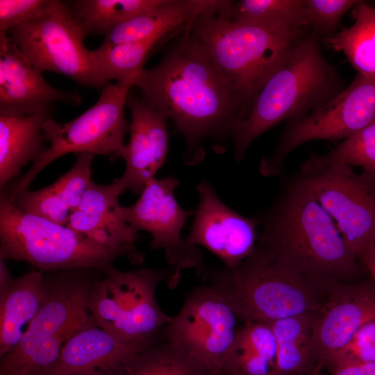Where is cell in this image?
Returning a JSON list of instances; mask_svg holds the SVG:
<instances>
[{
  "mask_svg": "<svg viewBox=\"0 0 375 375\" xmlns=\"http://www.w3.org/2000/svg\"><path fill=\"white\" fill-rule=\"evenodd\" d=\"M133 86L153 108L171 119L188 144L186 162L199 161V144L233 133L246 112L231 86L187 38L154 67L144 69Z\"/></svg>",
  "mask_w": 375,
  "mask_h": 375,
  "instance_id": "6da1fadb",
  "label": "cell"
},
{
  "mask_svg": "<svg viewBox=\"0 0 375 375\" xmlns=\"http://www.w3.org/2000/svg\"><path fill=\"white\" fill-rule=\"evenodd\" d=\"M6 34L41 72L61 74L85 87L103 89L108 84L98 72L93 51L84 45L83 30L60 1L54 0L45 15Z\"/></svg>",
  "mask_w": 375,
  "mask_h": 375,
  "instance_id": "8fae6325",
  "label": "cell"
},
{
  "mask_svg": "<svg viewBox=\"0 0 375 375\" xmlns=\"http://www.w3.org/2000/svg\"><path fill=\"white\" fill-rule=\"evenodd\" d=\"M133 84H108L97 101L76 119L64 124L52 118L43 126L50 146L36 159L29 170L15 183L9 192L12 198L28 190L38 174L51 162L69 153H89L119 157L124 139L130 128L124 114Z\"/></svg>",
  "mask_w": 375,
  "mask_h": 375,
  "instance_id": "9c48e42d",
  "label": "cell"
},
{
  "mask_svg": "<svg viewBox=\"0 0 375 375\" xmlns=\"http://www.w3.org/2000/svg\"><path fill=\"white\" fill-rule=\"evenodd\" d=\"M257 218L262 226L257 244L327 296L364 269L333 219L297 176Z\"/></svg>",
  "mask_w": 375,
  "mask_h": 375,
  "instance_id": "7a4b0ae2",
  "label": "cell"
},
{
  "mask_svg": "<svg viewBox=\"0 0 375 375\" xmlns=\"http://www.w3.org/2000/svg\"><path fill=\"white\" fill-rule=\"evenodd\" d=\"M277 344L269 324L243 321L237 330L222 374L277 375Z\"/></svg>",
  "mask_w": 375,
  "mask_h": 375,
  "instance_id": "d4e9b609",
  "label": "cell"
},
{
  "mask_svg": "<svg viewBox=\"0 0 375 375\" xmlns=\"http://www.w3.org/2000/svg\"><path fill=\"white\" fill-rule=\"evenodd\" d=\"M166 0H78L69 7L85 35L107 34L118 24Z\"/></svg>",
  "mask_w": 375,
  "mask_h": 375,
  "instance_id": "f1b7e54d",
  "label": "cell"
},
{
  "mask_svg": "<svg viewBox=\"0 0 375 375\" xmlns=\"http://www.w3.org/2000/svg\"><path fill=\"white\" fill-rule=\"evenodd\" d=\"M178 180L173 176L150 179L140 198L132 206L121 207L125 221L136 232L144 231L152 237V249H162L167 262L176 272L201 266L202 253L181 235L187 218L193 213L184 210L174 196Z\"/></svg>",
  "mask_w": 375,
  "mask_h": 375,
  "instance_id": "5bb4252c",
  "label": "cell"
},
{
  "mask_svg": "<svg viewBox=\"0 0 375 375\" xmlns=\"http://www.w3.org/2000/svg\"><path fill=\"white\" fill-rule=\"evenodd\" d=\"M199 203L187 242L203 247L233 269L255 251L259 226L257 217L243 216L224 204L211 184L197 186Z\"/></svg>",
  "mask_w": 375,
  "mask_h": 375,
  "instance_id": "9a60e30c",
  "label": "cell"
},
{
  "mask_svg": "<svg viewBox=\"0 0 375 375\" xmlns=\"http://www.w3.org/2000/svg\"><path fill=\"white\" fill-rule=\"evenodd\" d=\"M358 1L303 0L308 27L324 38L334 35L344 14Z\"/></svg>",
  "mask_w": 375,
  "mask_h": 375,
  "instance_id": "d6a6232c",
  "label": "cell"
},
{
  "mask_svg": "<svg viewBox=\"0 0 375 375\" xmlns=\"http://www.w3.org/2000/svg\"><path fill=\"white\" fill-rule=\"evenodd\" d=\"M374 319L375 288L354 282L335 285L314 315L317 366H323L349 343L361 326Z\"/></svg>",
  "mask_w": 375,
  "mask_h": 375,
  "instance_id": "2e32d148",
  "label": "cell"
},
{
  "mask_svg": "<svg viewBox=\"0 0 375 375\" xmlns=\"http://www.w3.org/2000/svg\"><path fill=\"white\" fill-rule=\"evenodd\" d=\"M321 368L327 370V375H375V362L340 365ZM317 375H324L320 372L319 366L317 367Z\"/></svg>",
  "mask_w": 375,
  "mask_h": 375,
  "instance_id": "d590c367",
  "label": "cell"
},
{
  "mask_svg": "<svg viewBox=\"0 0 375 375\" xmlns=\"http://www.w3.org/2000/svg\"><path fill=\"white\" fill-rule=\"evenodd\" d=\"M126 106L131 113L128 143L119 157L126 162L125 171L117 178L124 191L141 193L165 161L168 151L167 118L143 98L129 92Z\"/></svg>",
  "mask_w": 375,
  "mask_h": 375,
  "instance_id": "ac0fdd59",
  "label": "cell"
},
{
  "mask_svg": "<svg viewBox=\"0 0 375 375\" xmlns=\"http://www.w3.org/2000/svg\"><path fill=\"white\" fill-rule=\"evenodd\" d=\"M375 123V81L358 74L352 82L329 101L299 119L290 120L272 156L262 158L260 172L278 174L288 154L315 140L347 139Z\"/></svg>",
  "mask_w": 375,
  "mask_h": 375,
  "instance_id": "4fadbf2b",
  "label": "cell"
},
{
  "mask_svg": "<svg viewBox=\"0 0 375 375\" xmlns=\"http://www.w3.org/2000/svg\"><path fill=\"white\" fill-rule=\"evenodd\" d=\"M47 297L42 272L31 271L13 278L0 294V357L22 340Z\"/></svg>",
  "mask_w": 375,
  "mask_h": 375,
  "instance_id": "603a6c76",
  "label": "cell"
},
{
  "mask_svg": "<svg viewBox=\"0 0 375 375\" xmlns=\"http://www.w3.org/2000/svg\"><path fill=\"white\" fill-rule=\"evenodd\" d=\"M375 362V319L365 324L349 343L321 367Z\"/></svg>",
  "mask_w": 375,
  "mask_h": 375,
  "instance_id": "836d02e7",
  "label": "cell"
},
{
  "mask_svg": "<svg viewBox=\"0 0 375 375\" xmlns=\"http://www.w3.org/2000/svg\"><path fill=\"white\" fill-rule=\"evenodd\" d=\"M314 315L310 312L268 322L277 344V375H309L317 367Z\"/></svg>",
  "mask_w": 375,
  "mask_h": 375,
  "instance_id": "484cf974",
  "label": "cell"
},
{
  "mask_svg": "<svg viewBox=\"0 0 375 375\" xmlns=\"http://www.w3.org/2000/svg\"><path fill=\"white\" fill-rule=\"evenodd\" d=\"M224 12L233 22L276 23L308 28L303 0L228 1Z\"/></svg>",
  "mask_w": 375,
  "mask_h": 375,
  "instance_id": "4dcf8cb0",
  "label": "cell"
},
{
  "mask_svg": "<svg viewBox=\"0 0 375 375\" xmlns=\"http://www.w3.org/2000/svg\"><path fill=\"white\" fill-rule=\"evenodd\" d=\"M297 178L333 219L359 259L375 235V173L356 174L347 164L312 155L301 164Z\"/></svg>",
  "mask_w": 375,
  "mask_h": 375,
  "instance_id": "30bf717a",
  "label": "cell"
},
{
  "mask_svg": "<svg viewBox=\"0 0 375 375\" xmlns=\"http://www.w3.org/2000/svg\"><path fill=\"white\" fill-rule=\"evenodd\" d=\"M119 375H210L179 345L164 338L133 357Z\"/></svg>",
  "mask_w": 375,
  "mask_h": 375,
  "instance_id": "f546056e",
  "label": "cell"
},
{
  "mask_svg": "<svg viewBox=\"0 0 375 375\" xmlns=\"http://www.w3.org/2000/svg\"><path fill=\"white\" fill-rule=\"evenodd\" d=\"M323 156L328 160L358 166L363 171L375 173V123L344 140Z\"/></svg>",
  "mask_w": 375,
  "mask_h": 375,
  "instance_id": "1f68e13d",
  "label": "cell"
},
{
  "mask_svg": "<svg viewBox=\"0 0 375 375\" xmlns=\"http://www.w3.org/2000/svg\"><path fill=\"white\" fill-rule=\"evenodd\" d=\"M119 257L141 264L140 252L97 244L65 225L22 211L4 188L0 196V258L26 261L42 271L96 269L106 272Z\"/></svg>",
  "mask_w": 375,
  "mask_h": 375,
  "instance_id": "8992f818",
  "label": "cell"
},
{
  "mask_svg": "<svg viewBox=\"0 0 375 375\" xmlns=\"http://www.w3.org/2000/svg\"><path fill=\"white\" fill-rule=\"evenodd\" d=\"M174 35L154 37L145 40L93 51L98 72L104 81L133 84L151 55Z\"/></svg>",
  "mask_w": 375,
  "mask_h": 375,
  "instance_id": "83f0119b",
  "label": "cell"
},
{
  "mask_svg": "<svg viewBox=\"0 0 375 375\" xmlns=\"http://www.w3.org/2000/svg\"><path fill=\"white\" fill-rule=\"evenodd\" d=\"M4 375H31V374H26V373H10V374H7Z\"/></svg>",
  "mask_w": 375,
  "mask_h": 375,
  "instance_id": "74e56055",
  "label": "cell"
},
{
  "mask_svg": "<svg viewBox=\"0 0 375 375\" xmlns=\"http://www.w3.org/2000/svg\"><path fill=\"white\" fill-rule=\"evenodd\" d=\"M309 375H317V367L316 369Z\"/></svg>",
  "mask_w": 375,
  "mask_h": 375,
  "instance_id": "f35d334b",
  "label": "cell"
},
{
  "mask_svg": "<svg viewBox=\"0 0 375 375\" xmlns=\"http://www.w3.org/2000/svg\"><path fill=\"white\" fill-rule=\"evenodd\" d=\"M54 0H0V33L45 15Z\"/></svg>",
  "mask_w": 375,
  "mask_h": 375,
  "instance_id": "e575fe53",
  "label": "cell"
},
{
  "mask_svg": "<svg viewBox=\"0 0 375 375\" xmlns=\"http://www.w3.org/2000/svg\"><path fill=\"white\" fill-rule=\"evenodd\" d=\"M218 375H222V374H218Z\"/></svg>",
  "mask_w": 375,
  "mask_h": 375,
  "instance_id": "ab89813d",
  "label": "cell"
},
{
  "mask_svg": "<svg viewBox=\"0 0 375 375\" xmlns=\"http://www.w3.org/2000/svg\"><path fill=\"white\" fill-rule=\"evenodd\" d=\"M105 274L103 280L92 283L90 296L97 325L125 341L154 339L172 318L159 307L156 288L165 280L175 285L181 274L174 269L122 272L113 267Z\"/></svg>",
  "mask_w": 375,
  "mask_h": 375,
  "instance_id": "ba28073f",
  "label": "cell"
},
{
  "mask_svg": "<svg viewBox=\"0 0 375 375\" xmlns=\"http://www.w3.org/2000/svg\"><path fill=\"white\" fill-rule=\"evenodd\" d=\"M197 272L229 300L242 322H272L317 312L326 295L261 246L238 266Z\"/></svg>",
  "mask_w": 375,
  "mask_h": 375,
  "instance_id": "5b68a950",
  "label": "cell"
},
{
  "mask_svg": "<svg viewBox=\"0 0 375 375\" xmlns=\"http://www.w3.org/2000/svg\"><path fill=\"white\" fill-rule=\"evenodd\" d=\"M228 1L199 14L183 36L196 45L231 86L245 112L269 78L283 65L306 28L254 22H233Z\"/></svg>",
  "mask_w": 375,
  "mask_h": 375,
  "instance_id": "3957f363",
  "label": "cell"
},
{
  "mask_svg": "<svg viewBox=\"0 0 375 375\" xmlns=\"http://www.w3.org/2000/svg\"><path fill=\"white\" fill-rule=\"evenodd\" d=\"M19 51L6 33H0V115L36 113L55 102L78 106L79 94L51 86Z\"/></svg>",
  "mask_w": 375,
  "mask_h": 375,
  "instance_id": "e0dca14e",
  "label": "cell"
},
{
  "mask_svg": "<svg viewBox=\"0 0 375 375\" xmlns=\"http://www.w3.org/2000/svg\"><path fill=\"white\" fill-rule=\"evenodd\" d=\"M51 109L29 115H0V188L16 177L21 168L33 162L46 149L44 124Z\"/></svg>",
  "mask_w": 375,
  "mask_h": 375,
  "instance_id": "cb8c5ba5",
  "label": "cell"
},
{
  "mask_svg": "<svg viewBox=\"0 0 375 375\" xmlns=\"http://www.w3.org/2000/svg\"><path fill=\"white\" fill-rule=\"evenodd\" d=\"M93 156L78 153L73 167L55 183L37 191H23L10 201L24 212L66 226L92 182Z\"/></svg>",
  "mask_w": 375,
  "mask_h": 375,
  "instance_id": "44dd1931",
  "label": "cell"
},
{
  "mask_svg": "<svg viewBox=\"0 0 375 375\" xmlns=\"http://www.w3.org/2000/svg\"><path fill=\"white\" fill-rule=\"evenodd\" d=\"M354 23L324 42L342 52L358 74L375 81V8L362 1L352 8Z\"/></svg>",
  "mask_w": 375,
  "mask_h": 375,
  "instance_id": "4316f807",
  "label": "cell"
},
{
  "mask_svg": "<svg viewBox=\"0 0 375 375\" xmlns=\"http://www.w3.org/2000/svg\"><path fill=\"white\" fill-rule=\"evenodd\" d=\"M217 1L166 0L160 6L138 13L105 35L101 47L136 42L160 35H176Z\"/></svg>",
  "mask_w": 375,
  "mask_h": 375,
  "instance_id": "7402d4cb",
  "label": "cell"
},
{
  "mask_svg": "<svg viewBox=\"0 0 375 375\" xmlns=\"http://www.w3.org/2000/svg\"><path fill=\"white\" fill-rule=\"evenodd\" d=\"M123 192L117 178L108 185L92 181L66 226L102 246L139 252L135 246L138 233L121 213L118 197Z\"/></svg>",
  "mask_w": 375,
  "mask_h": 375,
  "instance_id": "ffe728a7",
  "label": "cell"
},
{
  "mask_svg": "<svg viewBox=\"0 0 375 375\" xmlns=\"http://www.w3.org/2000/svg\"><path fill=\"white\" fill-rule=\"evenodd\" d=\"M240 319L228 298L209 284L186 293L163 336L179 345L210 375L221 374Z\"/></svg>",
  "mask_w": 375,
  "mask_h": 375,
  "instance_id": "7c38bea8",
  "label": "cell"
},
{
  "mask_svg": "<svg viewBox=\"0 0 375 375\" xmlns=\"http://www.w3.org/2000/svg\"><path fill=\"white\" fill-rule=\"evenodd\" d=\"M319 38L312 31L299 40L257 94L247 116L236 124L232 135L237 159L262 133L283 120L308 115L345 88L336 67L323 56Z\"/></svg>",
  "mask_w": 375,
  "mask_h": 375,
  "instance_id": "277c9868",
  "label": "cell"
},
{
  "mask_svg": "<svg viewBox=\"0 0 375 375\" xmlns=\"http://www.w3.org/2000/svg\"><path fill=\"white\" fill-rule=\"evenodd\" d=\"M153 341H125L92 326L67 342L48 375H119L124 366Z\"/></svg>",
  "mask_w": 375,
  "mask_h": 375,
  "instance_id": "d6986e66",
  "label": "cell"
},
{
  "mask_svg": "<svg viewBox=\"0 0 375 375\" xmlns=\"http://www.w3.org/2000/svg\"><path fill=\"white\" fill-rule=\"evenodd\" d=\"M359 260L375 286V235L363 249Z\"/></svg>",
  "mask_w": 375,
  "mask_h": 375,
  "instance_id": "8d00e7d4",
  "label": "cell"
},
{
  "mask_svg": "<svg viewBox=\"0 0 375 375\" xmlns=\"http://www.w3.org/2000/svg\"><path fill=\"white\" fill-rule=\"evenodd\" d=\"M47 297L21 342L1 358L0 375H48L67 342L97 325L90 309L92 283L63 275L47 282Z\"/></svg>",
  "mask_w": 375,
  "mask_h": 375,
  "instance_id": "52a82bcc",
  "label": "cell"
}]
</instances>
